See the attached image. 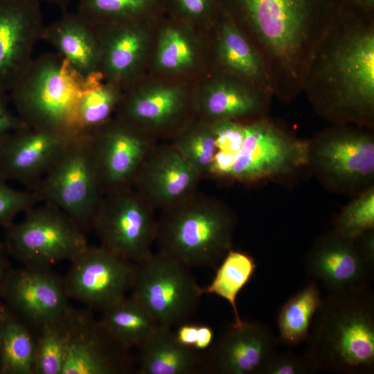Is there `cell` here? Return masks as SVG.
<instances>
[{"label":"cell","instance_id":"obj_1","mask_svg":"<svg viewBox=\"0 0 374 374\" xmlns=\"http://www.w3.org/2000/svg\"><path fill=\"white\" fill-rule=\"evenodd\" d=\"M344 5L315 49L302 86L317 114L331 124L374 130V19Z\"/></svg>","mask_w":374,"mask_h":374},{"label":"cell","instance_id":"obj_2","mask_svg":"<svg viewBox=\"0 0 374 374\" xmlns=\"http://www.w3.org/2000/svg\"><path fill=\"white\" fill-rule=\"evenodd\" d=\"M221 7L262 58L274 97L302 93L319 44L342 10L340 0H220Z\"/></svg>","mask_w":374,"mask_h":374},{"label":"cell","instance_id":"obj_3","mask_svg":"<svg viewBox=\"0 0 374 374\" xmlns=\"http://www.w3.org/2000/svg\"><path fill=\"white\" fill-rule=\"evenodd\" d=\"M304 354L317 371L374 372V294L370 287L328 293L305 341Z\"/></svg>","mask_w":374,"mask_h":374},{"label":"cell","instance_id":"obj_4","mask_svg":"<svg viewBox=\"0 0 374 374\" xmlns=\"http://www.w3.org/2000/svg\"><path fill=\"white\" fill-rule=\"evenodd\" d=\"M236 224L228 205L197 191L161 211L155 242L158 251L190 269L214 267L232 249Z\"/></svg>","mask_w":374,"mask_h":374},{"label":"cell","instance_id":"obj_5","mask_svg":"<svg viewBox=\"0 0 374 374\" xmlns=\"http://www.w3.org/2000/svg\"><path fill=\"white\" fill-rule=\"evenodd\" d=\"M86 80L58 53H48L33 60L10 93L26 126L76 134L73 116Z\"/></svg>","mask_w":374,"mask_h":374},{"label":"cell","instance_id":"obj_6","mask_svg":"<svg viewBox=\"0 0 374 374\" xmlns=\"http://www.w3.org/2000/svg\"><path fill=\"white\" fill-rule=\"evenodd\" d=\"M373 132L332 124L308 140V166L326 190L353 198L374 186Z\"/></svg>","mask_w":374,"mask_h":374},{"label":"cell","instance_id":"obj_7","mask_svg":"<svg viewBox=\"0 0 374 374\" xmlns=\"http://www.w3.org/2000/svg\"><path fill=\"white\" fill-rule=\"evenodd\" d=\"M32 191L79 225L93 224L104 194L89 133L76 134L70 139Z\"/></svg>","mask_w":374,"mask_h":374},{"label":"cell","instance_id":"obj_8","mask_svg":"<svg viewBox=\"0 0 374 374\" xmlns=\"http://www.w3.org/2000/svg\"><path fill=\"white\" fill-rule=\"evenodd\" d=\"M135 265L132 296L159 326L186 322L202 296L190 269L160 251Z\"/></svg>","mask_w":374,"mask_h":374},{"label":"cell","instance_id":"obj_9","mask_svg":"<svg viewBox=\"0 0 374 374\" xmlns=\"http://www.w3.org/2000/svg\"><path fill=\"white\" fill-rule=\"evenodd\" d=\"M308 140L269 116L245 122V136L226 180L253 184L308 166Z\"/></svg>","mask_w":374,"mask_h":374},{"label":"cell","instance_id":"obj_10","mask_svg":"<svg viewBox=\"0 0 374 374\" xmlns=\"http://www.w3.org/2000/svg\"><path fill=\"white\" fill-rule=\"evenodd\" d=\"M155 211L132 186L123 188L104 194L92 225L101 246L137 263L152 252Z\"/></svg>","mask_w":374,"mask_h":374},{"label":"cell","instance_id":"obj_11","mask_svg":"<svg viewBox=\"0 0 374 374\" xmlns=\"http://www.w3.org/2000/svg\"><path fill=\"white\" fill-rule=\"evenodd\" d=\"M35 205L8 231L16 257L30 265H48L73 260L88 247L80 225L64 212L46 202Z\"/></svg>","mask_w":374,"mask_h":374},{"label":"cell","instance_id":"obj_12","mask_svg":"<svg viewBox=\"0 0 374 374\" xmlns=\"http://www.w3.org/2000/svg\"><path fill=\"white\" fill-rule=\"evenodd\" d=\"M103 194L132 186L157 140L116 116L89 133Z\"/></svg>","mask_w":374,"mask_h":374},{"label":"cell","instance_id":"obj_13","mask_svg":"<svg viewBox=\"0 0 374 374\" xmlns=\"http://www.w3.org/2000/svg\"><path fill=\"white\" fill-rule=\"evenodd\" d=\"M45 26L39 0H0V94L28 69Z\"/></svg>","mask_w":374,"mask_h":374},{"label":"cell","instance_id":"obj_14","mask_svg":"<svg viewBox=\"0 0 374 374\" xmlns=\"http://www.w3.org/2000/svg\"><path fill=\"white\" fill-rule=\"evenodd\" d=\"M72 261L66 285L80 300L105 310L132 287L135 265L103 246L87 247Z\"/></svg>","mask_w":374,"mask_h":374},{"label":"cell","instance_id":"obj_15","mask_svg":"<svg viewBox=\"0 0 374 374\" xmlns=\"http://www.w3.org/2000/svg\"><path fill=\"white\" fill-rule=\"evenodd\" d=\"M115 116L142 130L157 140L169 138L195 112L186 91L176 87L124 88ZM196 114V113H195Z\"/></svg>","mask_w":374,"mask_h":374},{"label":"cell","instance_id":"obj_16","mask_svg":"<svg viewBox=\"0 0 374 374\" xmlns=\"http://www.w3.org/2000/svg\"><path fill=\"white\" fill-rule=\"evenodd\" d=\"M304 268L310 280L322 283L328 293L370 287L373 272L355 240L344 238L332 230L313 242L305 255Z\"/></svg>","mask_w":374,"mask_h":374},{"label":"cell","instance_id":"obj_17","mask_svg":"<svg viewBox=\"0 0 374 374\" xmlns=\"http://www.w3.org/2000/svg\"><path fill=\"white\" fill-rule=\"evenodd\" d=\"M76 134L25 126L0 139V174L33 189Z\"/></svg>","mask_w":374,"mask_h":374},{"label":"cell","instance_id":"obj_18","mask_svg":"<svg viewBox=\"0 0 374 374\" xmlns=\"http://www.w3.org/2000/svg\"><path fill=\"white\" fill-rule=\"evenodd\" d=\"M279 344L266 323L244 321L231 324L203 354L205 373L213 374H262Z\"/></svg>","mask_w":374,"mask_h":374},{"label":"cell","instance_id":"obj_19","mask_svg":"<svg viewBox=\"0 0 374 374\" xmlns=\"http://www.w3.org/2000/svg\"><path fill=\"white\" fill-rule=\"evenodd\" d=\"M200 181L170 143H157L141 165L132 186L155 210L162 211L195 193Z\"/></svg>","mask_w":374,"mask_h":374},{"label":"cell","instance_id":"obj_20","mask_svg":"<svg viewBox=\"0 0 374 374\" xmlns=\"http://www.w3.org/2000/svg\"><path fill=\"white\" fill-rule=\"evenodd\" d=\"M194 100L197 116L213 124L251 121L269 116L272 94L233 75L221 73Z\"/></svg>","mask_w":374,"mask_h":374},{"label":"cell","instance_id":"obj_21","mask_svg":"<svg viewBox=\"0 0 374 374\" xmlns=\"http://www.w3.org/2000/svg\"><path fill=\"white\" fill-rule=\"evenodd\" d=\"M133 19L96 25L100 48V72L122 89L132 84L142 63L147 35L143 21Z\"/></svg>","mask_w":374,"mask_h":374},{"label":"cell","instance_id":"obj_22","mask_svg":"<svg viewBox=\"0 0 374 374\" xmlns=\"http://www.w3.org/2000/svg\"><path fill=\"white\" fill-rule=\"evenodd\" d=\"M8 297L21 313L46 324L63 318L66 308L64 289L53 274L36 268L15 274L8 284Z\"/></svg>","mask_w":374,"mask_h":374},{"label":"cell","instance_id":"obj_23","mask_svg":"<svg viewBox=\"0 0 374 374\" xmlns=\"http://www.w3.org/2000/svg\"><path fill=\"white\" fill-rule=\"evenodd\" d=\"M44 40L84 78L100 72V48L96 26L83 16L63 12L43 30Z\"/></svg>","mask_w":374,"mask_h":374},{"label":"cell","instance_id":"obj_24","mask_svg":"<svg viewBox=\"0 0 374 374\" xmlns=\"http://www.w3.org/2000/svg\"><path fill=\"white\" fill-rule=\"evenodd\" d=\"M215 52L222 73L236 77L273 95L262 57L223 10L217 26Z\"/></svg>","mask_w":374,"mask_h":374},{"label":"cell","instance_id":"obj_25","mask_svg":"<svg viewBox=\"0 0 374 374\" xmlns=\"http://www.w3.org/2000/svg\"><path fill=\"white\" fill-rule=\"evenodd\" d=\"M139 349L141 374L205 373L203 354L181 344L171 328L158 325Z\"/></svg>","mask_w":374,"mask_h":374},{"label":"cell","instance_id":"obj_26","mask_svg":"<svg viewBox=\"0 0 374 374\" xmlns=\"http://www.w3.org/2000/svg\"><path fill=\"white\" fill-rule=\"evenodd\" d=\"M123 89L105 79L100 72L87 78L73 116L75 133H90L105 123L116 113Z\"/></svg>","mask_w":374,"mask_h":374},{"label":"cell","instance_id":"obj_27","mask_svg":"<svg viewBox=\"0 0 374 374\" xmlns=\"http://www.w3.org/2000/svg\"><path fill=\"white\" fill-rule=\"evenodd\" d=\"M322 302L317 282L309 283L291 296L278 314V342L296 346L307 341L312 321Z\"/></svg>","mask_w":374,"mask_h":374},{"label":"cell","instance_id":"obj_28","mask_svg":"<svg viewBox=\"0 0 374 374\" xmlns=\"http://www.w3.org/2000/svg\"><path fill=\"white\" fill-rule=\"evenodd\" d=\"M103 310L102 326L125 348H139L158 326L132 296H125Z\"/></svg>","mask_w":374,"mask_h":374},{"label":"cell","instance_id":"obj_29","mask_svg":"<svg viewBox=\"0 0 374 374\" xmlns=\"http://www.w3.org/2000/svg\"><path fill=\"white\" fill-rule=\"evenodd\" d=\"M121 371V359L98 337L74 331L61 374H112Z\"/></svg>","mask_w":374,"mask_h":374},{"label":"cell","instance_id":"obj_30","mask_svg":"<svg viewBox=\"0 0 374 374\" xmlns=\"http://www.w3.org/2000/svg\"><path fill=\"white\" fill-rule=\"evenodd\" d=\"M256 267V261L251 255L231 249L218 264L210 284L201 287L202 295L215 294L229 303L234 316L232 323L234 326H240L244 322L238 312L236 299L253 278Z\"/></svg>","mask_w":374,"mask_h":374},{"label":"cell","instance_id":"obj_31","mask_svg":"<svg viewBox=\"0 0 374 374\" xmlns=\"http://www.w3.org/2000/svg\"><path fill=\"white\" fill-rule=\"evenodd\" d=\"M170 143L202 179L210 177L217 152L213 125L192 118L170 139Z\"/></svg>","mask_w":374,"mask_h":374},{"label":"cell","instance_id":"obj_32","mask_svg":"<svg viewBox=\"0 0 374 374\" xmlns=\"http://www.w3.org/2000/svg\"><path fill=\"white\" fill-rule=\"evenodd\" d=\"M36 346L31 335L19 322L0 317V371L29 374L34 371Z\"/></svg>","mask_w":374,"mask_h":374},{"label":"cell","instance_id":"obj_33","mask_svg":"<svg viewBox=\"0 0 374 374\" xmlns=\"http://www.w3.org/2000/svg\"><path fill=\"white\" fill-rule=\"evenodd\" d=\"M166 0H78V12L93 25L145 19L160 10Z\"/></svg>","mask_w":374,"mask_h":374},{"label":"cell","instance_id":"obj_34","mask_svg":"<svg viewBox=\"0 0 374 374\" xmlns=\"http://www.w3.org/2000/svg\"><path fill=\"white\" fill-rule=\"evenodd\" d=\"M43 326L36 346L34 371L39 374H61L66 348L75 330L66 327L64 317Z\"/></svg>","mask_w":374,"mask_h":374},{"label":"cell","instance_id":"obj_35","mask_svg":"<svg viewBox=\"0 0 374 374\" xmlns=\"http://www.w3.org/2000/svg\"><path fill=\"white\" fill-rule=\"evenodd\" d=\"M374 229V186L353 197L333 222L332 231L340 236L355 240Z\"/></svg>","mask_w":374,"mask_h":374},{"label":"cell","instance_id":"obj_36","mask_svg":"<svg viewBox=\"0 0 374 374\" xmlns=\"http://www.w3.org/2000/svg\"><path fill=\"white\" fill-rule=\"evenodd\" d=\"M162 32L157 46V64L168 72H178L190 68L195 62L193 46L179 28L168 26Z\"/></svg>","mask_w":374,"mask_h":374},{"label":"cell","instance_id":"obj_37","mask_svg":"<svg viewBox=\"0 0 374 374\" xmlns=\"http://www.w3.org/2000/svg\"><path fill=\"white\" fill-rule=\"evenodd\" d=\"M0 174V224H8L19 213L26 212L40 201L33 191L11 188Z\"/></svg>","mask_w":374,"mask_h":374},{"label":"cell","instance_id":"obj_38","mask_svg":"<svg viewBox=\"0 0 374 374\" xmlns=\"http://www.w3.org/2000/svg\"><path fill=\"white\" fill-rule=\"evenodd\" d=\"M317 371L305 354L298 355L287 350L276 352L265 366L262 374H310Z\"/></svg>","mask_w":374,"mask_h":374},{"label":"cell","instance_id":"obj_39","mask_svg":"<svg viewBox=\"0 0 374 374\" xmlns=\"http://www.w3.org/2000/svg\"><path fill=\"white\" fill-rule=\"evenodd\" d=\"M168 1L173 12L180 17L188 18L192 20L211 18L215 14L220 4V0Z\"/></svg>","mask_w":374,"mask_h":374},{"label":"cell","instance_id":"obj_40","mask_svg":"<svg viewBox=\"0 0 374 374\" xmlns=\"http://www.w3.org/2000/svg\"><path fill=\"white\" fill-rule=\"evenodd\" d=\"M6 95L0 94V139L26 125L8 109Z\"/></svg>","mask_w":374,"mask_h":374},{"label":"cell","instance_id":"obj_41","mask_svg":"<svg viewBox=\"0 0 374 374\" xmlns=\"http://www.w3.org/2000/svg\"><path fill=\"white\" fill-rule=\"evenodd\" d=\"M355 242L366 262L374 267V231L371 230L362 234L355 240Z\"/></svg>","mask_w":374,"mask_h":374},{"label":"cell","instance_id":"obj_42","mask_svg":"<svg viewBox=\"0 0 374 374\" xmlns=\"http://www.w3.org/2000/svg\"><path fill=\"white\" fill-rule=\"evenodd\" d=\"M198 326L186 322L177 326V330L174 332L177 340L185 346L194 348L197 337Z\"/></svg>","mask_w":374,"mask_h":374},{"label":"cell","instance_id":"obj_43","mask_svg":"<svg viewBox=\"0 0 374 374\" xmlns=\"http://www.w3.org/2000/svg\"><path fill=\"white\" fill-rule=\"evenodd\" d=\"M213 339L214 332L213 329L206 325H199L194 349L198 351L206 350L213 343Z\"/></svg>","mask_w":374,"mask_h":374},{"label":"cell","instance_id":"obj_44","mask_svg":"<svg viewBox=\"0 0 374 374\" xmlns=\"http://www.w3.org/2000/svg\"><path fill=\"white\" fill-rule=\"evenodd\" d=\"M350 5L361 7L372 10L374 7V0H350Z\"/></svg>","mask_w":374,"mask_h":374},{"label":"cell","instance_id":"obj_45","mask_svg":"<svg viewBox=\"0 0 374 374\" xmlns=\"http://www.w3.org/2000/svg\"><path fill=\"white\" fill-rule=\"evenodd\" d=\"M48 3H52L57 6L62 11L65 12L68 6L73 0H44Z\"/></svg>","mask_w":374,"mask_h":374},{"label":"cell","instance_id":"obj_46","mask_svg":"<svg viewBox=\"0 0 374 374\" xmlns=\"http://www.w3.org/2000/svg\"><path fill=\"white\" fill-rule=\"evenodd\" d=\"M1 275H2V270H1V261H0V283L1 280Z\"/></svg>","mask_w":374,"mask_h":374}]
</instances>
